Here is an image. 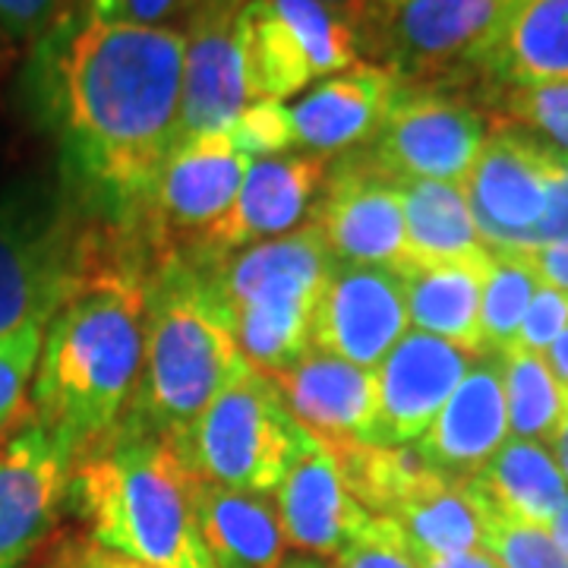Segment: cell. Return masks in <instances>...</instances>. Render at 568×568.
Segmentation results:
<instances>
[{"label":"cell","instance_id":"cell-11","mask_svg":"<svg viewBox=\"0 0 568 568\" xmlns=\"http://www.w3.org/2000/svg\"><path fill=\"white\" fill-rule=\"evenodd\" d=\"M511 0H402L379 10L366 44L383 54L402 85H446L465 73Z\"/></svg>","mask_w":568,"mask_h":568},{"label":"cell","instance_id":"cell-21","mask_svg":"<svg viewBox=\"0 0 568 568\" xmlns=\"http://www.w3.org/2000/svg\"><path fill=\"white\" fill-rule=\"evenodd\" d=\"M268 379L278 386L291 414L306 433L320 436L332 448L376 446V369L347 364L313 347L291 369Z\"/></svg>","mask_w":568,"mask_h":568},{"label":"cell","instance_id":"cell-42","mask_svg":"<svg viewBox=\"0 0 568 568\" xmlns=\"http://www.w3.org/2000/svg\"><path fill=\"white\" fill-rule=\"evenodd\" d=\"M414 559H417V568H503L484 547L465 549V552H446V556L414 549Z\"/></svg>","mask_w":568,"mask_h":568},{"label":"cell","instance_id":"cell-39","mask_svg":"<svg viewBox=\"0 0 568 568\" xmlns=\"http://www.w3.org/2000/svg\"><path fill=\"white\" fill-rule=\"evenodd\" d=\"M515 253H521V260L534 268L540 284H549V287L568 294V241L528 246V250H515Z\"/></svg>","mask_w":568,"mask_h":568},{"label":"cell","instance_id":"cell-30","mask_svg":"<svg viewBox=\"0 0 568 568\" xmlns=\"http://www.w3.org/2000/svg\"><path fill=\"white\" fill-rule=\"evenodd\" d=\"M540 287L521 253L515 250H489L484 297H480V347L484 354H503L515 345L521 320L528 313L530 297Z\"/></svg>","mask_w":568,"mask_h":568},{"label":"cell","instance_id":"cell-12","mask_svg":"<svg viewBox=\"0 0 568 568\" xmlns=\"http://www.w3.org/2000/svg\"><path fill=\"white\" fill-rule=\"evenodd\" d=\"M320 237L345 265H379L392 272H405V193L402 183L388 181L364 152L354 149L342 162L328 164L323 193L310 215Z\"/></svg>","mask_w":568,"mask_h":568},{"label":"cell","instance_id":"cell-20","mask_svg":"<svg viewBox=\"0 0 568 568\" xmlns=\"http://www.w3.org/2000/svg\"><path fill=\"white\" fill-rule=\"evenodd\" d=\"M272 503L287 547L316 559H332L369 518V511L347 493L335 448L313 433H304Z\"/></svg>","mask_w":568,"mask_h":568},{"label":"cell","instance_id":"cell-14","mask_svg":"<svg viewBox=\"0 0 568 568\" xmlns=\"http://www.w3.org/2000/svg\"><path fill=\"white\" fill-rule=\"evenodd\" d=\"M73 452L29 414L0 443V568H22L67 508Z\"/></svg>","mask_w":568,"mask_h":568},{"label":"cell","instance_id":"cell-1","mask_svg":"<svg viewBox=\"0 0 568 568\" xmlns=\"http://www.w3.org/2000/svg\"><path fill=\"white\" fill-rule=\"evenodd\" d=\"M183 32L73 13L39 41V102L92 219L133 227L181 136Z\"/></svg>","mask_w":568,"mask_h":568},{"label":"cell","instance_id":"cell-26","mask_svg":"<svg viewBox=\"0 0 568 568\" xmlns=\"http://www.w3.org/2000/svg\"><path fill=\"white\" fill-rule=\"evenodd\" d=\"M489 256L474 263L414 265L402 272L405 278L407 323L439 342L465 351L470 357L480 347V297Z\"/></svg>","mask_w":568,"mask_h":568},{"label":"cell","instance_id":"cell-9","mask_svg":"<svg viewBox=\"0 0 568 568\" xmlns=\"http://www.w3.org/2000/svg\"><path fill=\"white\" fill-rule=\"evenodd\" d=\"M253 159L231 142L227 133L186 136L168 155L152 196L140 212V231L149 256H190L209 231L231 212Z\"/></svg>","mask_w":568,"mask_h":568},{"label":"cell","instance_id":"cell-29","mask_svg":"<svg viewBox=\"0 0 568 568\" xmlns=\"http://www.w3.org/2000/svg\"><path fill=\"white\" fill-rule=\"evenodd\" d=\"M506 383L508 436L547 446L549 433L562 414V386L556 383L544 354L508 347L499 354Z\"/></svg>","mask_w":568,"mask_h":568},{"label":"cell","instance_id":"cell-43","mask_svg":"<svg viewBox=\"0 0 568 568\" xmlns=\"http://www.w3.org/2000/svg\"><path fill=\"white\" fill-rule=\"evenodd\" d=\"M325 7H332L335 13H342L354 29L361 41H366L369 29L379 20V0H323Z\"/></svg>","mask_w":568,"mask_h":568},{"label":"cell","instance_id":"cell-16","mask_svg":"<svg viewBox=\"0 0 568 568\" xmlns=\"http://www.w3.org/2000/svg\"><path fill=\"white\" fill-rule=\"evenodd\" d=\"M325 178L328 159L313 152L253 159L231 212L209 231L203 246L183 260H212L297 231L310 222Z\"/></svg>","mask_w":568,"mask_h":568},{"label":"cell","instance_id":"cell-45","mask_svg":"<svg viewBox=\"0 0 568 568\" xmlns=\"http://www.w3.org/2000/svg\"><path fill=\"white\" fill-rule=\"evenodd\" d=\"M547 357L549 369H552V376H556V383L562 388H568V328L549 345V351L544 354Z\"/></svg>","mask_w":568,"mask_h":568},{"label":"cell","instance_id":"cell-32","mask_svg":"<svg viewBox=\"0 0 568 568\" xmlns=\"http://www.w3.org/2000/svg\"><path fill=\"white\" fill-rule=\"evenodd\" d=\"M480 521H484V549L503 568H568V556L552 544L547 528L499 518L484 508H480Z\"/></svg>","mask_w":568,"mask_h":568},{"label":"cell","instance_id":"cell-2","mask_svg":"<svg viewBox=\"0 0 568 568\" xmlns=\"http://www.w3.org/2000/svg\"><path fill=\"white\" fill-rule=\"evenodd\" d=\"M149 263L140 234L118 224L102 263L44 328L29 414L73 452V465L118 433L133 402Z\"/></svg>","mask_w":568,"mask_h":568},{"label":"cell","instance_id":"cell-18","mask_svg":"<svg viewBox=\"0 0 568 568\" xmlns=\"http://www.w3.org/2000/svg\"><path fill=\"white\" fill-rule=\"evenodd\" d=\"M470 354L439 342L426 332L407 328L405 338L392 347L376 366L379 388V426L376 446H414L436 420L452 392L465 379Z\"/></svg>","mask_w":568,"mask_h":568},{"label":"cell","instance_id":"cell-35","mask_svg":"<svg viewBox=\"0 0 568 568\" xmlns=\"http://www.w3.org/2000/svg\"><path fill=\"white\" fill-rule=\"evenodd\" d=\"M231 142L244 152L246 159H272L297 149L294 118L284 102H250L237 114V121L227 126Z\"/></svg>","mask_w":568,"mask_h":568},{"label":"cell","instance_id":"cell-33","mask_svg":"<svg viewBox=\"0 0 568 568\" xmlns=\"http://www.w3.org/2000/svg\"><path fill=\"white\" fill-rule=\"evenodd\" d=\"M332 568H417L407 534L392 518L369 515L332 556Z\"/></svg>","mask_w":568,"mask_h":568},{"label":"cell","instance_id":"cell-13","mask_svg":"<svg viewBox=\"0 0 568 568\" xmlns=\"http://www.w3.org/2000/svg\"><path fill=\"white\" fill-rule=\"evenodd\" d=\"M200 265L215 291L224 320L250 310H304L313 313L325 282L335 268V256L320 237L316 224L244 246L212 260H190Z\"/></svg>","mask_w":568,"mask_h":568},{"label":"cell","instance_id":"cell-23","mask_svg":"<svg viewBox=\"0 0 568 568\" xmlns=\"http://www.w3.org/2000/svg\"><path fill=\"white\" fill-rule=\"evenodd\" d=\"M398 89V77L383 63H354L310 85L291 108L297 149L323 159L361 149L376 136Z\"/></svg>","mask_w":568,"mask_h":568},{"label":"cell","instance_id":"cell-17","mask_svg":"<svg viewBox=\"0 0 568 568\" xmlns=\"http://www.w3.org/2000/svg\"><path fill=\"white\" fill-rule=\"evenodd\" d=\"M237 17L241 3L205 0L183 32V140L203 133H227V126L250 104Z\"/></svg>","mask_w":568,"mask_h":568},{"label":"cell","instance_id":"cell-22","mask_svg":"<svg viewBox=\"0 0 568 568\" xmlns=\"http://www.w3.org/2000/svg\"><path fill=\"white\" fill-rule=\"evenodd\" d=\"M465 73L480 92L568 80V0H511Z\"/></svg>","mask_w":568,"mask_h":568},{"label":"cell","instance_id":"cell-24","mask_svg":"<svg viewBox=\"0 0 568 568\" xmlns=\"http://www.w3.org/2000/svg\"><path fill=\"white\" fill-rule=\"evenodd\" d=\"M193 506L215 568H282L284 530L272 496L193 480Z\"/></svg>","mask_w":568,"mask_h":568},{"label":"cell","instance_id":"cell-5","mask_svg":"<svg viewBox=\"0 0 568 568\" xmlns=\"http://www.w3.org/2000/svg\"><path fill=\"white\" fill-rule=\"evenodd\" d=\"M114 224L95 222L67 196L17 190L0 200V338L48 328L102 263Z\"/></svg>","mask_w":568,"mask_h":568},{"label":"cell","instance_id":"cell-15","mask_svg":"<svg viewBox=\"0 0 568 568\" xmlns=\"http://www.w3.org/2000/svg\"><path fill=\"white\" fill-rule=\"evenodd\" d=\"M405 278L379 265L335 263L313 310V347L347 364L376 369L405 338Z\"/></svg>","mask_w":568,"mask_h":568},{"label":"cell","instance_id":"cell-7","mask_svg":"<svg viewBox=\"0 0 568 568\" xmlns=\"http://www.w3.org/2000/svg\"><path fill=\"white\" fill-rule=\"evenodd\" d=\"M237 26L250 102H284L361 63L357 29L323 0H244Z\"/></svg>","mask_w":568,"mask_h":568},{"label":"cell","instance_id":"cell-37","mask_svg":"<svg viewBox=\"0 0 568 568\" xmlns=\"http://www.w3.org/2000/svg\"><path fill=\"white\" fill-rule=\"evenodd\" d=\"M568 328V294L549 284H540L530 297L528 313L521 320L518 338L511 347H525L534 354H547L549 345Z\"/></svg>","mask_w":568,"mask_h":568},{"label":"cell","instance_id":"cell-8","mask_svg":"<svg viewBox=\"0 0 568 568\" xmlns=\"http://www.w3.org/2000/svg\"><path fill=\"white\" fill-rule=\"evenodd\" d=\"M484 104L448 85H402L364 159L395 183H462L489 136Z\"/></svg>","mask_w":568,"mask_h":568},{"label":"cell","instance_id":"cell-48","mask_svg":"<svg viewBox=\"0 0 568 568\" xmlns=\"http://www.w3.org/2000/svg\"><path fill=\"white\" fill-rule=\"evenodd\" d=\"M395 3H402V0H379V10H388V7H395Z\"/></svg>","mask_w":568,"mask_h":568},{"label":"cell","instance_id":"cell-25","mask_svg":"<svg viewBox=\"0 0 568 568\" xmlns=\"http://www.w3.org/2000/svg\"><path fill=\"white\" fill-rule=\"evenodd\" d=\"M474 503L499 518L549 528L568 496V484L544 443L508 436L503 448L465 480Z\"/></svg>","mask_w":568,"mask_h":568},{"label":"cell","instance_id":"cell-38","mask_svg":"<svg viewBox=\"0 0 568 568\" xmlns=\"http://www.w3.org/2000/svg\"><path fill=\"white\" fill-rule=\"evenodd\" d=\"M67 17L73 0H0V32L13 41L48 39Z\"/></svg>","mask_w":568,"mask_h":568},{"label":"cell","instance_id":"cell-46","mask_svg":"<svg viewBox=\"0 0 568 568\" xmlns=\"http://www.w3.org/2000/svg\"><path fill=\"white\" fill-rule=\"evenodd\" d=\"M549 537H552V544L562 549L568 556V496L562 499V506H559V511L552 515V521H549Z\"/></svg>","mask_w":568,"mask_h":568},{"label":"cell","instance_id":"cell-27","mask_svg":"<svg viewBox=\"0 0 568 568\" xmlns=\"http://www.w3.org/2000/svg\"><path fill=\"white\" fill-rule=\"evenodd\" d=\"M405 193L407 268L414 265L474 263L489 256L474 215L467 209L462 183L414 181L402 183Z\"/></svg>","mask_w":568,"mask_h":568},{"label":"cell","instance_id":"cell-36","mask_svg":"<svg viewBox=\"0 0 568 568\" xmlns=\"http://www.w3.org/2000/svg\"><path fill=\"white\" fill-rule=\"evenodd\" d=\"M203 0H89V13L104 20L186 32Z\"/></svg>","mask_w":568,"mask_h":568},{"label":"cell","instance_id":"cell-19","mask_svg":"<svg viewBox=\"0 0 568 568\" xmlns=\"http://www.w3.org/2000/svg\"><path fill=\"white\" fill-rule=\"evenodd\" d=\"M508 439L499 354H477L436 420L414 443L417 458L448 480H470Z\"/></svg>","mask_w":568,"mask_h":568},{"label":"cell","instance_id":"cell-4","mask_svg":"<svg viewBox=\"0 0 568 568\" xmlns=\"http://www.w3.org/2000/svg\"><path fill=\"white\" fill-rule=\"evenodd\" d=\"M246 366L203 268L164 253L145 268L142 366L118 433L174 436Z\"/></svg>","mask_w":568,"mask_h":568},{"label":"cell","instance_id":"cell-44","mask_svg":"<svg viewBox=\"0 0 568 568\" xmlns=\"http://www.w3.org/2000/svg\"><path fill=\"white\" fill-rule=\"evenodd\" d=\"M547 448L552 452V458H556V465H559L568 484V388H562V414H559V420L549 433Z\"/></svg>","mask_w":568,"mask_h":568},{"label":"cell","instance_id":"cell-31","mask_svg":"<svg viewBox=\"0 0 568 568\" xmlns=\"http://www.w3.org/2000/svg\"><path fill=\"white\" fill-rule=\"evenodd\" d=\"M489 123H506L568 164V80L480 92Z\"/></svg>","mask_w":568,"mask_h":568},{"label":"cell","instance_id":"cell-47","mask_svg":"<svg viewBox=\"0 0 568 568\" xmlns=\"http://www.w3.org/2000/svg\"><path fill=\"white\" fill-rule=\"evenodd\" d=\"M282 568H332V566H325L323 559H316V556H297V559L284 562Z\"/></svg>","mask_w":568,"mask_h":568},{"label":"cell","instance_id":"cell-6","mask_svg":"<svg viewBox=\"0 0 568 568\" xmlns=\"http://www.w3.org/2000/svg\"><path fill=\"white\" fill-rule=\"evenodd\" d=\"M304 426L278 386L246 364L181 433L168 436L193 480L272 496L294 462Z\"/></svg>","mask_w":568,"mask_h":568},{"label":"cell","instance_id":"cell-3","mask_svg":"<svg viewBox=\"0 0 568 568\" xmlns=\"http://www.w3.org/2000/svg\"><path fill=\"white\" fill-rule=\"evenodd\" d=\"M67 506L89 540L149 568H215L193 506V474L162 436L114 433L73 465Z\"/></svg>","mask_w":568,"mask_h":568},{"label":"cell","instance_id":"cell-50","mask_svg":"<svg viewBox=\"0 0 568 568\" xmlns=\"http://www.w3.org/2000/svg\"><path fill=\"white\" fill-rule=\"evenodd\" d=\"M0 443H3V436H0Z\"/></svg>","mask_w":568,"mask_h":568},{"label":"cell","instance_id":"cell-40","mask_svg":"<svg viewBox=\"0 0 568 568\" xmlns=\"http://www.w3.org/2000/svg\"><path fill=\"white\" fill-rule=\"evenodd\" d=\"M556 241H568V164H562V171H559V178H556L547 219H544L540 231H537L534 246L556 244Z\"/></svg>","mask_w":568,"mask_h":568},{"label":"cell","instance_id":"cell-49","mask_svg":"<svg viewBox=\"0 0 568 568\" xmlns=\"http://www.w3.org/2000/svg\"><path fill=\"white\" fill-rule=\"evenodd\" d=\"M205 3V0H203ZM219 3H244V0H219Z\"/></svg>","mask_w":568,"mask_h":568},{"label":"cell","instance_id":"cell-28","mask_svg":"<svg viewBox=\"0 0 568 568\" xmlns=\"http://www.w3.org/2000/svg\"><path fill=\"white\" fill-rule=\"evenodd\" d=\"M388 518L405 530L414 549L424 552H465L484 547V521L470 489L462 480H448L426 467L407 493L388 511Z\"/></svg>","mask_w":568,"mask_h":568},{"label":"cell","instance_id":"cell-10","mask_svg":"<svg viewBox=\"0 0 568 568\" xmlns=\"http://www.w3.org/2000/svg\"><path fill=\"white\" fill-rule=\"evenodd\" d=\"M489 126L477 162L462 181L467 209L489 250H528L566 162L515 126Z\"/></svg>","mask_w":568,"mask_h":568},{"label":"cell","instance_id":"cell-41","mask_svg":"<svg viewBox=\"0 0 568 568\" xmlns=\"http://www.w3.org/2000/svg\"><path fill=\"white\" fill-rule=\"evenodd\" d=\"M61 568H149L133 559H123L118 552H108L92 540H73L67 544L61 556Z\"/></svg>","mask_w":568,"mask_h":568},{"label":"cell","instance_id":"cell-34","mask_svg":"<svg viewBox=\"0 0 568 568\" xmlns=\"http://www.w3.org/2000/svg\"><path fill=\"white\" fill-rule=\"evenodd\" d=\"M44 328H22L0 338V436L20 420L26 395L36 379Z\"/></svg>","mask_w":568,"mask_h":568}]
</instances>
